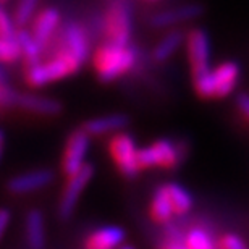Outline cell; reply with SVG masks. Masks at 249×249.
<instances>
[{
  "label": "cell",
  "instance_id": "5b68a950",
  "mask_svg": "<svg viewBox=\"0 0 249 249\" xmlns=\"http://www.w3.org/2000/svg\"><path fill=\"white\" fill-rule=\"evenodd\" d=\"M108 151H110V156L122 175L126 178L138 177V173L141 172L138 162L139 149L136 147V141L131 134L122 131L117 133L108 144Z\"/></svg>",
  "mask_w": 249,
  "mask_h": 249
},
{
  "label": "cell",
  "instance_id": "484cf974",
  "mask_svg": "<svg viewBox=\"0 0 249 249\" xmlns=\"http://www.w3.org/2000/svg\"><path fill=\"white\" fill-rule=\"evenodd\" d=\"M236 106L240 108V112L249 120V94L248 92H240L236 97Z\"/></svg>",
  "mask_w": 249,
  "mask_h": 249
},
{
  "label": "cell",
  "instance_id": "9a60e30c",
  "mask_svg": "<svg viewBox=\"0 0 249 249\" xmlns=\"http://www.w3.org/2000/svg\"><path fill=\"white\" fill-rule=\"evenodd\" d=\"M129 124V117L124 113H110V115H102L88 120L83 124V128L91 134V136H107L112 133H120L123 128Z\"/></svg>",
  "mask_w": 249,
  "mask_h": 249
},
{
  "label": "cell",
  "instance_id": "8992f818",
  "mask_svg": "<svg viewBox=\"0 0 249 249\" xmlns=\"http://www.w3.org/2000/svg\"><path fill=\"white\" fill-rule=\"evenodd\" d=\"M186 49L191 63L193 79L202 78L211 70V37L201 28H193L186 34Z\"/></svg>",
  "mask_w": 249,
  "mask_h": 249
},
{
  "label": "cell",
  "instance_id": "4316f807",
  "mask_svg": "<svg viewBox=\"0 0 249 249\" xmlns=\"http://www.w3.org/2000/svg\"><path fill=\"white\" fill-rule=\"evenodd\" d=\"M10 220H12V213H10L8 209H0V241H2L5 231H7Z\"/></svg>",
  "mask_w": 249,
  "mask_h": 249
},
{
  "label": "cell",
  "instance_id": "277c9868",
  "mask_svg": "<svg viewBox=\"0 0 249 249\" xmlns=\"http://www.w3.org/2000/svg\"><path fill=\"white\" fill-rule=\"evenodd\" d=\"M183 157H185L183 144H175L170 139H157L151 146L139 149L138 152V162L141 170L152 167L175 168L183 160Z\"/></svg>",
  "mask_w": 249,
  "mask_h": 249
},
{
  "label": "cell",
  "instance_id": "3957f363",
  "mask_svg": "<svg viewBox=\"0 0 249 249\" xmlns=\"http://www.w3.org/2000/svg\"><path fill=\"white\" fill-rule=\"evenodd\" d=\"M102 29L107 42L129 44L133 36V15L124 0H113L104 13Z\"/></svg>",
  "mask_w": 249,
  "mask_h": 249
},
{
  "label": "cell",
  "instance_id": "4fadbf2b",
  "mask_svg": "<svg viewBox=\"0 0 249 249\" xmlns=\"http://www.w3.org/2000/svg\"><path fill=\"white\" fill-rule=\"evenodd\" d=\"M240 79V65L236 62H223L212 70V83L215 97H227L235 91Z\"/></svg>",
  "mask_w": 249,
  "mask_h": 249
},
{
  "label": "cell",
  "instance_id": "44dd1931",
  "mask_svg": "<svg viewBox=\"0 0 249 249\" xmlns=\"http://www.w3.org/2000/svg\"><path fill=\"white\" fill-rule=\"evenodd\" d=\"M163 186H165L168 196H170L173 209H175V215H185V213L191 211L193 196L186 188H183L178 183H167Z\"/></svg>",
  "mask_w": 249,
  "mask_h": 249
},
{
  "label": "cell",
  "instance_id": "d6a6232c",
  "mask_svg": "<svg viewBox=\"0 0 249 249\" xmlns=\"http://www.w3.org/2000/svg\"><path fill=\"white\" fill-rule=\"evenodd\" d=\"M3 2H7V0H0V3H3Z\"/></svg>",
  "mask_w": 249,
  "mask_h": 249
},
{
  "label": "cell",
  "instance_id": "52a82bcc",
  "mask_svg": "<svg viewBox=\"0 0 249 249\" xmlns=\"http://www.w3.org/2000/svg\"><path fill=\"white\" fill-rule=\"evenodd\" d=\"M94 165L92 163H84L83 168L71 177H67V185L63 188L60 202H58V215L62 220H68L73 215L74 209L78 206V201L81 197L84 189L88 188L89 181L94 177Z\"/></svg>",
  "mask_w": 249,
  "mask_h": 249
},
{
  "label": "cell",
  "instance_id": "ffe728a7",
  "mask_svg": "<svg viewBox=\"0 0 249 249\" xmlns=\"http://www.w3.org/2000/svg\"><path fill=\"white\" fill-rule=\"evenodd\" d=\"M17 41L21 47V57L24 58L26 65H33L42 60V46L34 39L33 33L26 29H19L17 34Z\"/></svg>",
  "mask_w": 249,
  "mask_h": 249
},
{
  "label": "cell",
  "instance_id": "f1b7e54d",
  "mask_svg": "<svg viewBox=\"0 0 249 249\" xmlns=\"http://www.w3.org/2000/svg\"><path fill=\"white\" fill-rule=\"evenodd\" d=\"M8 81H7V74H5V71L2 68H0V86H2V84H7Z\"/></svg>",
  "mask_w": 249,
  "mask_h": 249
},
{
  "label": "cell",
  "instance_id": "1f68e13d",
  "mask_svg": "<svg viewBox=\"0 0 249 249\" xmlns=\"http://www.w3.org/2000/svg\"><path fill=\"white\" fill-rule=\"evenodd\" d=\"M0 159H2V146H0Z\"/></svg>",
  "mask_w": 249,
  "mask_h": 249
},
{
  "label": "cell",
  "instance_id": "d4e9b609",
  "mask_svg": "<svg viewBox=\"0 0 249 249\" xmlns=\"http://www.w3.org/2000/svg\"><path fill=\"white\" fill-rule=\"evenodd\" d=\"M220 249H249L241 236L235 233H227L220 240Z\"/></svg>",
  "mask_w": 249,
  "mask_h": 249
},
{
  "label": "cell",
  "instance_id": "83f0119b",
  "mask_svg": "<svg viewBox=\"0 0 249 249\" xmlns=\"http://www.w3.org/2000/svg\"><path fill=\"white\" fill-rule=\"evenodd\" d=\"M160 249H191L183 240H167Z\"/></svg>",
  "mask_w": 249,
  "mask_h": 249
},
{
  "label": "cell",
  "instance_id": "2e32d148",
  "mask_svg": "<svg viewBox=\"0 0 249 249\" xmlns=\"http://www.w3.org/2000/svg\"><path fill=\"white\" fill-rule=\"evenodd\" d=\"M24 236L29 249H44L46 248V223L41 211L33 209L26 213L24 220Z\"/></svg>",
  "mask_w": 249,
  "mask_h": 249
},
{
  "label": "cell",
  "instance_id": "d6986e66",
  "mask_svg": "<svg viewBox=\"0 0 249 249\" xmlns=\"http://www.w3.org/2000/svg\"><path fill=\"white\" fill-rule=\"evenodd\" d=\"M183 241L191 249H220V241L204 227H191L183 236Z\"/></svg>",
  "mask_w": 249,
  "mask_h": 249
},
{
  "label": "cell",
  "instance_id": "f546056e",
  "mask_svg": "<svg viewBox=\"0 0 249 249\" xmlns=\"http://www.w3.org/2000/svg\"><path fill=\"white\" fill-rule=\"evenodd\" d=\"M3 133H2V129H0V146H3Z\"/></svg>",
  "mask_w": 249,
  "mask_h": 249
},
{
  "label": "cell",
  "instance_id": "e0dca14e",
  "mask_svg": "<svg viewBox=\"0 0 249 249\" xmlns=\"http://www.w3.org/2000/svg\"><path fill=\"white\" fill-rule=\"evenodd\" d=\"M151 215L159 223H168L172 220V217L175 215V209H173V204L165 186H160L154 194L151 201Z\"/></svg>",
  "mask_w": 249,
  "mask_h": 249
},
{
  "label": "cell",
  "instance_id": "ac0fdd59",
  "mask_svg": "<svg viewBox=\"0 0 249 249\" xmlns=\"http://www.w3.org/2000/svg\"><path fill=\"white\" fill-rule=\"evenodd\" d=\"M185 41H186L185 34H183L181 31H178V29H173V31L168 33L167 36L163 37L156 47H154L152 58L159 63L167 62L168 58H170L173 53L181 47V44Z\"/></svg>",
  "mask_w": 249,
  "mask_h": 249
},
{
  "label": "cell",
  "instance_id": "7c38bea8",
  "mask_svg": "<svg viewBox=\"0 0 249 249\" xmlns=\"http://www.w3.org/2000/svg\"><path fill=\"white\" fill-rule=\"evenodd\" d=\"M58 28H60V12L53 7H47L34 17L31 33L42 49H46L52 42L53 34Z\"/></svg>",
  "mask_w": 249,
  "mask_h": 249
},
{
  "label": "cell",
  "instance_id": "4dcf8cb0",
  "mask_svg": "<svg viewBox=\"0 0 249 249\" xmlns=\"http://www.w3.org/2000/svg\"><path fill=\"white\" fill-rule=\"evenodd\" d=\"M118 249H134L133 246H128V245H123V246H120Z\"/></svg>",
  "mask_w": 249,
  "mask_h": 249
},
{
  "label": "cell",
  "instance_id": "7a4b0ae2",
  "mask_svg": "<svg viewBox=\"0 0 249 249\" xmlns=\"http://www.w3.org/2000/svg\"><path fill=\"white\" fill-rule=\"evenodd\" d=\"M138 53L129 44L106 42L97 47L92 57L94 70L102 83H112L129 73L136 65Z\"/></svg>",
  "mask_w": 249,
  "mask_h": 249
},
{
  "label": "cell",
  "instance_id": "5bb4252c",
  "mask_svg": "<svg viewBox=\"0 0 249 249\" xmlns=\"http://www.w3.org/2000/svg\"><path fill=\"white\" fill-rule=\"evenodd\" d=\"M124 238H126V231L122 227H101L88 236L86 249H118Z\"/></svg>",
  "mask_w": 249,
  "mask_h": 249
},
{
  "label": "cell",
  "instance_id": "ba28073f",
  "mask_svg": "<svg viewBox=\"0 0 249 249\" xmlns=\"http://www.w3.org/2000/svg\"><path fill=\"white\" fill-rule=\"evenodd\" d=\"M89 144H91V134L83 126L79 129H74L68 136L67 146H65L63 151V159H62V168L67 177L74 175L86 163Z\"/></svg>",
  "mask_w": 249,
  "mask_h": 249
},
{
  "label": "cell",
  "instance_id": "8fae6325",
  "mask_svg": "<svg viewBox=\"0 0 249 249\" xmlns=\"http://www.w3.org/2000/svg\"><path fill=\"white\" fill-rule=\"evenodd\" d=\"M202 12H204V8L199 3L178 5V7L167 8V10H163V12L152 15L149 21H151L154 28H168V26H173V24L193 21V19L201 17Z\"/></svg>",
  "mask_w": 249,
  "mask_h": 249
},
{
  "label": "cell",
  "instance_id": "cb8c5ba5",
  "mask_svg": "<svg viewBox=\"0 0 249 249\" xmlns=\"http://www.w3.org/2000/svg\"><path fill=\"white\" fill-rule=\"evenodd\" d=\"M17 21L12 18L7 12L0 8V39H10L15 41L17 39Z\"/></svg>",
  "mask_w": 249,
  "mask_h": 249
},
{
  "label": "cell",
  "instance_id": "9c48e42d",
  "mask_svg": "<svg viewBox=\"0 0 249 249\" xmlns=\"http://www.w3.org/2000/svg\"><path fill=\"white\" fill-rule=\"evenodd\" d=\"M13 107H19L24 112L44 115V117H55L63 110L62 102L57 101V99L37 96V94H28V92L15 94Z\"/></svg>",
  "mask_w": 249,
  "mask_h": 249
},
{
  "label": "cell",
  "instance_id": "603a6c76",
  "mask_svg": "<svg viewBox=\"0 0 249 249\" xmlns=\"http://www.w3.org/2000/svg\"><path fill=\"white\" fill-rule=\"evenodd\" d=\"M21 57V47L18 41L0 39V63H13Z\"/></svg>",
  "mask_w": 249,
  "mask_h": 249
},
{
  "label": "cell",
  "instance_id": "7402d4cb",
  "mask_svg": "<svg viewBox=\"0 0 249 249\" xmlns=\"http://www.w3.org/2000/svg\"><path fill=\"white\" fill-rule=\"evenodd\" d=\"M39 0H19L17 5V12H15V21L19 28L26 26L34 17Z\"/></svg>",
  "mask_w": 249,
  "mask_h": 249
},
{
  "label": "cell",
  "instance_id": "6da1fadb",
  "mask_svg": "<svg viewBox=\"0 0 249 249\" xmlns=\"http://www.w3.org/2000/svg\"><path fill=\"white\" fill-rule=\"evenodd\" d=\"M84 62L86 60L83 57L76 55L74 52L68 51L67 47H63L62 44L57 42L55 51H53V53L47 60L26 65L24 79H26L28 86L42 88L78 73Z\"/></svg>",
  "mask_w": 249,
  "mask_h": 249
},
{
  "label": "cell",
  "instance_id": "30bf717a",
  "mask_svg": "<svg viewBox=\"0 0 249 249\" xmlns=\"http://www.w3.org/2000/svg\"><path fill=\"white\" fill-rule=\"evenodd\" d=\"M53 178H55V175H53L52 170L39 168V170H31L10 178L7 183V189L12 194H28L49 186L53 181Z\"/></svg>",
  "mask_w": 249,
  "mask_h": 249
}]
</instances>
